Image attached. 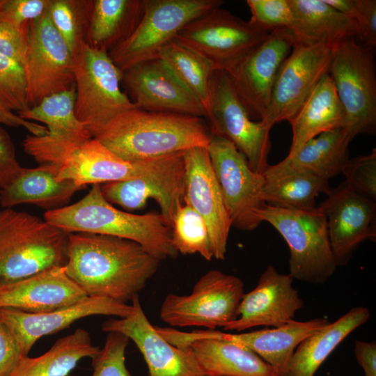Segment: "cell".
Here are the masks:
<instances>
[{
  "instance_id": "7402d4cb",
  "label": "cell",
  "mask_w": 376,
  "mask_h": 376,
  "mask_svg": "<svg viewBox=\"0 0 376 376\" xmlns=\"http://www.w3.org/2000/svg\"><path fill=\"white\" fill-rule=\"evenodd\" d=\"M327 196L318 207L326 217L336 265L344 266L361 243L375 237L376 204L352 190L345 181Z\"/></svg>"
},
{
  "instance_id": "d590c367",
  "label": "cell",
  "mask_w": 376,
  "mask_h": 376,
  "mask_svg": "<svg viewBox=\"0 0 376 376\" xmlns=\"http://www.w3.org/2000/svg\"><path fill=\"white\" fill-rule=\"evenodd\" d=\"M158 58L169 66L181 83L200 101L207 117L211 83L216 70L212 63L175 40L160 49Z\"/></svg>"
},
{
  "instance_id": "f1b7e54d",
  "label": "cell",
  "mask_w": 376,
  "mask_h": 376,
  "mask_svg": "<svg viewBox=\"0 0 376 376\" xmlns=\"http://www.w3.org/2000/svg\"><path fill=\"white\" fill-rule=\"evenodd\" d=\"M289 123L292 139L287 156L294 155L307 141L322 133L346 127L345 111L329 74L321 79Z\"/></svg>"
},
{
  "instance_id": "d6a6232c",
  "label": "cell",
  "mask_w": 376,
  "mask_h": 376,
  "mask_svg": "<svg viewBox=\"0 0 376 376\" xmlns=\"http://www.w3.org/2000/svg\"><path fill=\"white\" fill-rule=\"evenodd\" d=\"M143 0H93L86 42L108 53L134 31Z\"/></svg>"
},
{
  "instance_id": "7c38bea8",
  "label": "cell",
  "mask_w": 376,
  "mask_h": 376,
  "mask_svg": "<svg viewBox=\"0 0 376 376\" xmlns=\"http://www.w3.org/2000/svg\"><path fill=\"white\" fill-rule=\"evenodd\" d=\"M232 226L251 231L262 223L259 212L265 206V179L254 172L244 156L227 139L211 134L207 148Z\"/></svg>"
},
{
  "instance_id": "9c48e42d",
  "label": "cell",
  "mask_w": 376,
  "mask_h": 376,
  "mask_svg": "<svg viewBox=\"0 0 376 376\" xmlns=\"http://www.w3.org/2000/svg\"><path fill=\"white\" fill-rule=\"evenodd\" d=\"M244 290L240 278L212 269L196 281L189 295L168 294L159 316L173 327L224 328L237 318Z\"/></svg>"
},
{
  "instance_id": "7bdbcfd3",
  "label": "cell",
  "mask_w": 376,
  "mask_h": 376,
  "mask_svg": "<svg viewBox=\"0 0 376 376\" xmlns=\"http://www.w3.org/2000/svg\"><path fill=\"white\" fill-rule=\"evenodd\" d=\"M29 25H19L0 13V54L22 65L29 41Z\"/></svg>"
},
{
  "instance_id": "7dc6e473",
  "label": "cell",
  "mask_w": 376,
  "mask_h": 376,
  "mask_svg": "<svg viewBox=\"0 0 376 376\" xmlns=\"http://www.w3.org/2000/svg\"><path fill=\"white\" fill-rule=\"evenodd\" d=\"M361 18L362 25L359 42L375 48L376 45V1L354 0Z\"/></svg>"
},
{
  "instance_id": "ba28073f",
  "label": "cell",
  "mask_w": 376,
  "mask_h": 376,
  "mask_svg": "<svg viewBox=\"0 0 376 376\" xmlns=\"http://www.w3.org/2000/svg\"><path fill=\"white\" fill-rule=\"evenodd\" d=\"M223 3L221 0H143V13L137 26L109 55L122 72L158 58L160 49L185 26Z\"/></svg>"
},
{
  "instance_id": "c3c4849f",
  "label": "cell",
  "mask_w": 376,
  "mask_h": 376,
  "mask_svg": "<svg viewBox=\"0 0 376 376\" xmlns=\"http://www.w3.org/2000/svg\"><path fill=\"white\" fill-rule=\"evenodd\" d=\"M354 354L358 363L364 371L365 376H376L375 341L356 340Z\"/></svg>"
},
{
  "instance_id": "f35d334b",
  "label": "cell",
  "mask_w": 376,
  "mask_h": 376,
  "mask_svg": "<svg viewBox=\"0 0 376 376\" xmlns=\"http://www.w3.org/2000/svg\"><path fill=\"white\" fill-rule=\"evenodd\" d=\"M0 102L17 114L29 108L23 65L0 54Z\"/></svg>"
},
{
  "instance_id": "d4e9b609",
  "label": "cell",
  "mask_w": 376,
  "mask_h": 376,
  "mask_svg": "<svg viewBox=\"0 0 376 376\" xmlns=\"http://www.w3.org/2000/svg\"><path fill=\"white\" fill-rule=\"evenodd\" d=\"M88 297L66 274L52 267L0 286V308L39 313L64 308Z\"/></svg>"
},
{
  "instance_id": "e575fe53",
  "label": "cell",
  "mask_w": 376,
  "mask_h": 376,
  "mask_svg": "<svg viewBox=\"0 0 376 376\" xmlns=\"http://www.w3.org/2000/svg\"><path fill=\"white\" fill-rule=\"evenodd\" d=\"M264 177L263 200L267 205L281 208L314 209L315 198L320 194L328 195L331 189L328 180L304 171H288Z\"/></svg>"
},
{
  "instance_id": "2e32d148",
  "label": "cell",
  "mask_w": 376,
  "mask_h": 376,
  "mask_svg": "<svg viewBox=\"0 0 376 376\" xmlns=\"http://www.w3.org/2000/svg\"><path fill=\"white\" fill-rule=\"evenodd\" d=\"M58 178L88 185L157 175L184 168L182 152L139 162L125 161L91 138L58 166Z\"/></svg>"
},
{
  "instance_id": "9a60e30c",
  "label": "cell",
  "mask_w": 376,
  "mask_h": 376,
  "mask_svg": "<svg viewBox=\"0 0 376 376\" xmlns=\"http://www.w3.org/2000/svg\"><path fill=\"white\" fill-rule=\"evenodd\" d=\"M23 67L29 108L75 86L74 55L52 24L47 12L30 24Z\"/></svg>"
},
{
  "instance_id": "f546056e",
  "label": "cell",
  "mask_w": 376,
  "mask_h": 376,
  "mask_svg": "<svg viewBox=\"0 0 376 376\" xmlns=\"http://www.w3.org/2000/svg\"><path fill=\"white\" fill-rule=\"evenodd\" d=\"M187 347L207 376H279L253 352L232 341L205 338L191 341Z\"/></svg>"
},
{
  "instance_id": "e0dca14e",
  "label": "cell",
  "mask_w": 376,
  "mask_h": 376,
  "mask_svg": "<svg viewBox=\"0 0 376 376\" xmlns=\"http://www.w3.org/2000/svg\"><path fill=\"white\" fill-rule=\"evenodd\" d=\"M295 40L290 29H275L251 53L225 70L251 118L259 121L264 118L279 70Z\"/></svg>"
},
{
  "instance_id": "ac0fdd59",
  "label": "cell",
  "mask_w": 376,
  "mask_h": 376,
  "mask_svg": "<svg viewBox=\"0 0 376 376\" xmlns=\"http://www.w3.org/2000/svg\"><path fill=\"white\" fill-rule=\"evenodd\" d=\"M121 84L138 109L207 117L200 101L159 58L123 71Z\"/></svg>"
},
{
  "instance_id": "f6af8a7d",
  "label": "cell",
  "mask_w": 376,
  "mask_h": 376,
  "mask_svg": "<svg viewBox=\"0 0 376 376\" xmlns=\"http://www.w3.org/2000/svg\"><path fill=\"white\" fill-rule=\"evenodd\" d=\"M22 168L17 160L11 139L0 125V189L8 185Z\"/></svg>"
},
{
  "instance_id": "cb8c5ba5",
  "label": "cell",
  "mask_w": 376,
  "mask_h": 376,
  "mask_svg": "<svg viewBox=\"0 0 376 376\" xmlns=\"http://www.w3.org/2000/svg\"><path fill=\"white\" fill-rule=\"evenodd\" d=\"M292 281L290 274H281L274 266L268 265L257 285L244 294L237 318L224 329L242 331L260 326L279 327L294 320L304 303Z\"/></svg>"
},
{
  "instance_id": "60d3db41",
  "label": "cell",
  "mask_w": 376,
  "mask_h": 376,
  "mask_svg": "<svg viewBox=\"0 0 376 376\" xmlns=\"http://www.w3.org/2000/svg\"><path fill=\"white\" fill-rule=\"evenodd\" d=\"M129 338L118 332H109L104 345L91 359L92 376H132L125 365Z\"/></svg>"
},
{
  "instance_id": "836d02e7",
  "label": "cell",
  "mask_w": 376,
  "mask_h": 376,
  "mask_svg": "<svg viewBox=\"0 0 376 376\" xmlns=\"http://www.w3.org/2000/svg\"><path fill=\"white\" fill-rule=\"evenodd\" d=\"M100 348L81 328L58 339L46 352L36 357H24L9 376H67L78 362L92 359Z\"/></svg>"
},
{
  "instance_id": "8d00e7d4",
  "label": "cell",
  "mask_w": 376,
  "mask_h": 376,
  "mask_svg": "<svg viewBox=\"0 0 376 376\" xmlns=\"http://www.w3.org/2000/svg\"><path fill=\"white\" fill-rule=\"evenodd\" d=\"M171 228L173 244L178 253H198L208 261L214 258L207 226L189 205L182 203L179 205Z\"/></svg>"
},
{
  "instance_id": "d6986e66",
  "label": "cell",
  "mask_w": 376,
  "mask_h": 376,
  "mask_svg": "<svg viewBox=\"0 0 376 376\" xmlns=\"http://www.w3.org/2000/svg\"><path fill=\"white\" fill-rule=\"evenodd\" d=\"M131 301L132 311L127 316L107 320L102 329L131 339L143 357L148 376H207L189 347L172 345L157 331L146 315L139 295Z\"/></svg>"
},
{
  "instance_id": "4fadbf2b",
  "label": "cell",
  "mask_w": 376,
  "mask_h": 376,
  "mask_svg": "<svg viewBox=\"0 0 376 376\" xmlns=\"http://www.w3.org/2000/svg\"><path fill=\"white\" fill-rule=\"evenodd\" d=\"M333 45L326 42L295 40L290 54L277 74L270 102L260 120L271 128L290 121L321 79L329 74Z\"/></svg>"
},
{
  "instance_id": "8fae6325",
  "label": "cell",
  "mask_w": 376,
  "mask_h": 376,
  "mask_svg": "<svg viewBox=\"0 0 376 376\" xmlns=\"http://www.w3.org/2000/svg\"><path fill=\"white\" fill-rule=\"evenodd\" d=\"M207 119L211 134L229 140L244 156L251 170L258 173L266 171L269 166L270 129L261 121L251 120L224 70L214 72Z\"/></svg>"
},
{
  "instance_id": "5bb4252c",
  "label": "cell",
  "mask_w": 376,
  "mask_h": 376,
  "mask_svg": "<svg viewBox=\"0 0 376 376\" xmlns=\"http://www.w3.org/2000/svg\"><path fill=\"white\" fill-rule=\"evenodd\" d=\"M75 87L49 95L18 115L23 119L44 124L42 136L27 135L24 151L40 164L58 166L92 136L75 112Z\"/></svg>"
},
{
  "instance_id": "44dd1931",
  "label": "cell",
  "mask_w": 376,
  "mask_h": 376,
  "mask_svg": "<svg viewBox=\"0 0 376 376\" xmlns=\"http://www.w3.org/2000/svg\"><path fill=\"white\" fill-rule=\"evenodd\" d=\"M183 202L205 220L214 258H225L231 222L207 148L195 147L182 152Z\"/></svg>"
},
{
  "instance_id": "7a4b0ae2",
  "label": "cell",
  "mask_w": 376,
  "mask_h": 376,
  "mask_svg": "<svg viewBox=\"0 0 376 376\" xmlns=\"http://www.w3.org/2000/svg\"><path fill=\"white\" fill-rule=\"evenodd\" d=\"M93 138L122 159L139 162L207 148L211 132L203 118L134 108L116 116Z\"/></svg>"
},
{
  "instance_id": "4316f807",
  "label": "cell",
  "mask_w": 376,
  "mask_h": 376,
  "mask_svg": "<svg viewBox=\"0 0 376 376\" xmlns=\"http://www.w3.org/2000/svg\"><path fill=\"white\" fill-rule=\"evenodd\" d=\"M83 189L70 180L60 179L57 165L42 164L36 168H22L8 185L0 189V204L11 208L29 203L52 210L63 207Z\"/></svg>"
},
{
  "instance_id": "30bf717a",
  "label": "cell",
  "mask_w": 376,
  "mask_h": 376,
  "mask_svg": "<svg viewBox=\"0 0 376 376\" xmlns=\"http://www.w3.org/2000/svg\"><path fill=\"white\" fill-rule=\"evenodd\" d=\"M269 33L221 6L187 24L174 40L202 55L216 70H228L260 45Z\"/></svg>"
},
{
  "instance_id": "5b68a950",
  "label": "cell",
  "mask_w": 376,
  "mask_h": 376,
  "mask_svg": "<svg viewBox=\"0 0 376 376\" xmlns=\"http://www.w3.org/2000/svg\"><path fill=\"white\" fill-rule=\"evenodd\" d=\"M286 242L290 251L289 274L293 279L320 285L328 281L337 265L331 250L326 217L316 207L309 210L266 204L258 214Z\"/></svg>"
},
{
  "instance_id": "3957f363",
  "label": "cell",
  "mask_w": 376,
  "mask_h": 376,
  "mask_svg": "<svg viewBox=\"0 0 376 376\" xmlns=\"http://www.w3.org/2000/svg\"><path fill=\"white\" fill-rule=\"evenodd\" d=\"M44 219L68 233H94L135 242L159 261L178 255L171 228L160 213L134 214L118 210L104 197L100 185H93L85 196L72 205L46 211Z\"/></svg>"
},
{
  "instance_id": "52a82bcc",
  "label": "cell",
  "mask_w": 376,
  "mask_h": 376,
  "mask_svg": "<svg viewBox=\"0 0 376 376\" xmlns=\"http://www.w3.org/2000/svg\"><path fill=\"white\" fill-rule=\"evenodd\" d=\"M329 74L346 114L353 138L376 130L375 48L352 38L333 47Z\"/></svg>"
},
{
  "instance_id": "484cf974",
  "label": "cell",
  "mask_w": 376,
  "mask_h": 376,
  "mask_svg": "<svg viewBox=\"0 0 376 376\" xmlns=\"http://www.w3.org/2000/svg\"><path fill=\"white\" fill-rule=\"evenodd\" d=\"M184 175L182 168L157 175L104 183L100 188L107 201L130 211L143 207L148 199L155 200L160 214L171 226L177 208L184 203Z\"/></svg>"
},
{
  "instance_id": "ee69618b",
  "label": "cell",
  "mask_w": 376,
  "mask_h": 376,
  "mask_svg": "<svg viewBox=\"0 0 376 376\" xmlns=\"http://www.w3.org/2000/svg\"><path fill=\"white\" fill-rule=\"evenodd\" d=\"M52 0H4L0 13L19 25H29L42 17Z\"/></svg>"
},
{
  "instance_id": "74e56055",
  "label": "cell",
  "mask_w": 376,
  "mask_h": 376,
  "mask_svg": "<svg viewBox=\"0 0 376 376\" xmlns=\"http://www.w3.org/2000/svg\"><path fill=\"white\" fill-rule=\"evenodd\" d=\"M93 0H52L49 19L71 52L75 53L86 37Z\"/></svg>"
},
{
  "instance_id": "6da1fadb",
  "label": "cell",
  "mask_w": 376,
  "mask_h": 376,
  "mask_svg": "<svg viewBox=\"0 0 376 376\" xmlns=\"http://www.w3.org/2000/svg\"><path fill=\"white\" fill-rule=\"evenodd\" d=\"M159 262L135 242L73 233L68 235L64 267L87 296L126 304L146 286Z\"/></svg>"
},
{
  "instance_id": "b9f144b4",
  "label": "cell",
  "mask_w": 376,
  "mask_h": 376,
  "mask_svg": "<svg viewBox=\"0 0 376 376\" xmlns=\"http://www.w3.org/2000/svg\"><path fill=\"white\" fill-rule=\"evenodd\" d=\"M341 173L345 183L354 191L376 200V150L366 155L349 159Z\"/></svg>"
},
{
  "instance_id": "83f0119b",
  "label": "cell",
  "mask_w": 376,
  "mask_h": 376,
  "mask_svg": "<svg viewBox=\"0 0 376 376\" xmlns=\"http://www.w3.org/2000/svg\"><path fill=\"white\" fill-rule=\"evenodd\" d=\"M353 139L345 128L325 132L307 141L294 155L269 165L263 174L304 171L329 180L341 173L350 159L348 146Z\"/></svg>"
},
{
  "instance_id": "8992f818",
  "label": "cell",
  "mask_w": 376,
  "mask_h": 376,
  "mask_svg": "<svg viewBox=\"0 0 376 376\" xmlns=\"http://www.w3.org/2000/svg\"><path fill=\"white\" fill-rule=\"evenodd\" d=\"M75 112L93 138L120 113L135 108L120 88L122 71L109 53L83 42L74 54Z\"/></svg>"
},
{
  "instance_id": "603a6c76",
  "label": "cell",
  "mask_w": 376,
  "mask_h": 376,
  "mask_svg": "<svg viewBox=\"0 0 376 376\" xmlns=\"http://www.w3.org/2000/svg\"><path fill=\"white\" fill-rule=\"evenodd\" d=\"M131 311V305L106 297L88 296L70 306L45 313H30L9 308H0V322L12 334L22 354L28 356L41 337L66 329L79 319L98 315L122 318Z\"/></svg>"
},
{
  "instance_id": "1f68e13d",
  "label": "cell",
  "mask_w": 376,
  "mask_h": 376,
  "mask_svg": "<svg viewBox=\"0 0 376 376\" xmlns=\"http://www.w3.org/2000/svg\"><path fill=\"white\" fill-rule=\"evenodd\" d=\"M295 15L296 40L326 42L333 46L360 35L358 23L324 0H288Z\"/></svg>"
},
{
  "instance_id": "4dcf8cb0",
  "label": "cell",
  "mask_w": 376,
  "mask_h": 376,
  "mask_svg": "<svg viewBox=\"0 0 376 376\" xmlns=\"http://www.w3.org/2000/svg\"><path fill=\"white\" fill-rule=\"evenodd\" d=\"M369 310L355 306L334 322H329L305 338L295 349L288 376H314L336 347L370 318Z\"/></svg>"
},
{
  "instance_id": "ffe728a7",
  "label": "cell",
  "mask_w": 376,
  "mask_h": 376,
  "mask_svg": "<svg viewBox=\"0 0 376 376\" xmlns=\"http://www.w3.org/2000/svg\"><path fill=\"white\" fill-rule=\"evenodd\" d=\"M329 322L322 318L304 322L292 320L279 327L241 334L224 333L215 329L185 332L174 329L170 334V339L179 347H187L191 341L205 338L232 341L253 352L272 366L279 376H288L291 359L299 343Z\"/></svg>"
},
{
  "instance_id": "277c9868",
  "label": "cell",
  "mask_w": 376,
  "mask_h": 376,
  "mask_svg": "<svg viewBox=\"0 0 376 376\" xmlns=\"http://www.w3.org/2000/svg\"><path fill=\"white\" fill-rule=\"evenodd\" d=\"M69 233L12 208L0 210V286L64 266Z\"/></svg>"
},
{
  "instance_id": "ab89813d",
  "label": "cell",
  "mask_w": 376,
  "mask_h": 376,
  "mask_svg": "<svg viewBox=\"0 0 376 376\" xmlns=\"http://www.w3.org/2000/svg\"><path fill=\"white\" fill-rule=\"evenodd\" d=\"M251 14L249 22L271 33L277 29L292 30L296 19L288 0H247Z\"/></svg>"
},
{
  "instance_id": "f907efd6",
  "label": "cell",
  "mask_w": 376,
  "mask_h": 376,
  "mask_svg": "<svg viewBox=\"0 0 376 376\" xmlns=\"http://www.w3.org/2000/svg\"><path fill=\"white\" fill-rule=\"evenodd\" d=\"M328 5L338 12L354 19L359 24L361 33V16L357 8L354 0H324ZM360 36V35H359Z\"/></svg>"
},
{
  "instance_id": "816d5d0a",
  "label": "cell",
  "mask_w": 376,
  "mask_h": 376,
  "mask_svg": "<svg viewBox=\"0 0 376 376\" xmlns=\"http://www.w3.org/2000/svg\"><path fill=\"white\" fill-rule=\"evenodd\" d=\"M3 1L4 0H0V10H1V6L3 5Z\"/></svg>"
},
{
  "instance_id": "bcb514c9",
  "label": "cell",
  "mask_w": 376,
  "mask_h": 376,
  "mask_svg": "<svg viewBox=\"0 0 376 376\" xmlns=\"http://www.w3.org/2000/svg\"><path fill=\"white\" fill-rule=\"evenodd\" d=\"M24 357L12 334L0 322V376H9Z\"/></svg>"
},
{
  "instance_id": "681fc988",
  "label": "cell",
  "mask_w": 376,
  "mask_h": 376,
  "mask_svg": "<svg viewBox=\"0 0 376 376\" xmlns=\"http://www.w3.org/2000/svg\"><path fill=\"white\" fill-rule=\"evenodd\" d=\"M0 123L10 127H23L33 136H42L47 131L45 126L38 123L23 119L18 114H15L14 112L8 109L1 102Z\"/></svg>"
}]
</instances>
